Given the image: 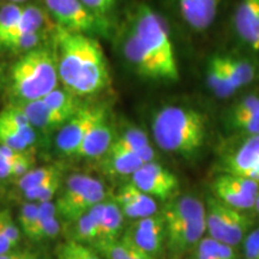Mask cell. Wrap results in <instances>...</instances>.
<instances>
[{
  "instance_id": "cell-13",
  "label": "cell",
  "mask_w": 259,
  "mask_h": 259,
  "mask_svg": "<svg viewBox=\"0 0 259 259\" xmlns=\"http://www.w3.org/2000/svg\"><path fill=\"white\" fill-rule=\"evenodd\" d=\"M122 52L128 61L141 76L151 79H164L163 71L160 64L141 44L137 35L130 30L124 38ZM166 80V79H164Z\"/></svg>"
},
{
  "instance_id": "cell-10",
  "label": "cell",
  "mask_w": 259,
  "mask_h": 259,
  "mask_svg": "<svg viewBox=\"0 0 259 259\" xmlns=\"http://www.w3.org/2000/svg\"><path fill=\"white\" fill-rule=\"evenodd\" d=\"M131 183L149 196L161 200L169 199L179 189L178 178L155 161L147 162L136 170L131 176Z\"/></svg>"
},
{
  "instance_id": "cell-29",
  "label": "cell",
  "mask_w": 259,
  "mask_h": 259,
  "mask_svg": "<svg viewBox=\"0 0 259 259\" xmlns=\"http://www.w3.org/2000/svg\"><path fill=\"white\" fill-rule=\"evenodd\" d=\"M61 186V176L54 178L46 183L40 184V185L31 187L23 191V197L28 202H46V200H52L56 193L59 191Z\"/></svg>"
},
{
  "instance_id": "cell-19",
  "label": "cell",
  "mask_w": 259,
  "mask_h": 259,
  "mask_svg": "<svg viewBox=\"0 0 259 259\" xmlns=\"http://www.w3.org/2000/svg\"><path fill=\"white\" fill-rule=\"evenodd\" d=\"M218 4L219 0H179L184 19L197 30H204L212 23Z\"/></svg>"
},
{
  "instance_id": "cell-44",
  "label": "cell",
  "mask_w": 259,
  "mask_h": 259,
  "mask_svg": "<svg viewBox=\"0 0 259 259\" xmlns=\"http://www.w3.org/2000/svg\"><path fill=\"white\" fill-rule=\"evenodd\" d=\"M11 178V161L3 156L0 153V180Z\"/></svg>"
},
{
  "instance_id": "cell-7",
  "label": "cell",
  "mask_w": 259,
  "mask_h": 259,
  "mask_svg": "<svg viewBox=\"0 0 259 259\" xmlns=\"http://www.w3.org/2000/svg\"><path fill=\"white\" fill-rule=\"evenodd\" d=\"M45 9L58 27L92 35L106 29L105 19L96 16L82 0H45Z\"/></svg>"
},
{
  "instance_id": "cell-47",
  "label": "cell",
  "mask_w": 259,
  "mask_h": 259,
  "mask_svg": "<svg viewBox=\"0 0 259 259\" xmlns=\"http://www.w3.org/2000/svg\"><path fill=\"white\" fill-rule=\"evenodd\" d=\"M253 208L255 209V211H257L258 213H259V193H258V196L255 197V200H254V206Z\"/></svg>"
},
{
  "instance_id": "cell-22",
  "label": "cell",
  "mask_w": 259,
  "mask_h": 259,
  "mask_svg": "<svg viewBox=\"0 0 259 259\" xmlns=\"http://www.w3.org/2000/svg\"><path fill=\"white\" fill-rule=\"evenodd\" d=\"M122 222H124V213L118 204L114 200H106L97 240L118 239L122 228Z\"/></svg>"
},
{
  "instance_id": "cell-50",
  "label": "cell",
  "mask_w": 259,
  "mask_h": 259,
  "mask_svg": "<svg viewBox=\"0 0 259 259\" xmlns=\"http://www.w3.org/2000/svg\"><path fill=\"white\" fill-rule=\"evenodd\" d=\"M37 259H47V258H40V257H38Z\"/></svg>"
},
{
  "instance_id": "cell-12",
  "label": "cell",
  "mask_w": 259,
  "mask_h": 259,
  "mask_svg": "<svg viewBox=\"0 0 259 259\" xmlns=\"http://www.w3.org/2000/svg\"><path fill=\"white\" fill-rule=\"evenodd\" d=\"M227 171L259 183V135H251L227 161Z\"/></svg>"
},
{
  "instance_id": "cell-34",
  "label": "cell",
  "mask_w": 259,
  "mask_h": 259,
  "mask_svg": "<svg viewBox=\"0 0 259 259\" xmlns=\"http://www.w3.org/2000/svg\"><path fill=\"white\" fill-rule=\"evenodd\" d=\"M0 228L8 238V240L11 242V245L16 247L21 240V229L16 225L15 220L12 219L11 213L8 210L0 211Z\"/></svg>"
},
{
  "instance_id": "cell-9",
  "label": "cell",
  "mask_w": 259,
  "mask_h": 259,
  "mask_svg": "<svg viewBox=\"0 0 259 259\" xmlns=\"http://www.w3.org/2000/svg\"><path fill=\"white\" fill-rule=\"evenodd\" d=\"M122 236L139 251L156 259L163 242L166 241V225L163 216L154 213L136 220Z\"/></svg>"
},
{
  "instance_id": "cell-51",
  "label": "cell",
  "mask_w": 259,
  "mask_h": 259,
  "mask_svg": "<svg viewBox=\"0 0 259 259\" xmlns=\"http://www.w3.org/2000/svg\"><path fill=\"white\" fill-rule=\"evenodd\" d=\"M0 194H2V189H0Z\"/></svg>"
},
{
  "instance_id": "cell-25",
  "label": "cell",
  "mask_w": 259,
  "mask_h": 259,
  "mask_svg": "<svg viewBox=\"0 0 259 259\" xmlns=\"http://www.w3.org/2000/svg\"><path fill=\"white\" fill-rule=\"evenodd\" d=\"M212 191L215 193V197L221 200L227 205L239 210H247L254 206L255 198L246 194L239 192L238 190L233 189L227 184L218 178L212 184Z\"/></svg>"
},
{
  "instance_id": "cell-48",
  "label": "cell",
  "mask_w": 259,
  "mask_h": 259,
  "mask_svg": "<svg viewBox=\"0 0 259 259\" xmlns=\"http://www.w3.org/2000/svg\"><path fill=\"white\" fill-rule=\"evenodd\" d=\"M5 2H10V3H17V4H25L28 0H5Z\"/></svg>"
},
{
  "instance_id": "cell-38",
  "label": "cell",
  "mask_w": 259,
  "mask_h": 259,
  "mask_svg": "<svg viewBox=\"0 0 259 259\" xmlns=\"http://www.w3.org/2000/svg\"><path fill=\"white\" fill-rule=\"evenodd\" d=\"M219 242L211 236H203L196 246V259H219Z\"/></svg>"
},
{
  "instance_id": "cell-21",
  "label": "cell",
  "mask_w": 259,
  "mask_h": 259,
  "mask_svg": "<svg viewBox=\"0 0 259 259\" xmlns=\"http://www.w3.org/2000/svg\"><path fill=\"white\" fill-rule=\"evenodd\" d=\"M106 155V164L109 170L120 176H132L144 164V161L134 151L124 150L111 145Z\"/></svg>"
},
{
  "instance_id": "cell-11",
  "label": "cell",
  "mask_w": 259,
  "mask_h": 259,
  "mask_svg": "<svg viewBox=\"0 0 259 259\" xmlns=\"http://www.w3.org/2000/svg\"><path fill=\"white\" fill-rule=\"evenodd\" d=\"M113 200L118 204L124 216L128 219H143L157 211V204L154 197L139 190L132 183L120 187Z\"/></svg>"
},
{
  "instance_id": "cell-15",
  "label": "cell",
  "mask_w": 259,
  "mask_h": 259,
  "mask_svg": "<svg viewBox=\"0 0 259 259\" xmlns=\"http://www.w3.org/2000/svg\"><path fill=\"white\" fill-rule=\"evenodd\" d=\"M21 108L28 120L36 130L44 132H51L59 130L72 115L58 111L44 101V99L27 102H14Z\"/></svg>"
},
{
  "instance_id": "cell-1",
  "label": "cell",
  "mask_w": 259,
  "mask_h": 259,
  "mask_svg": "<svg viewBox=\"0 0 259 259\" xmlns=\"http://www.w3.org/2000/svg\"><path fill=\"white\" fill-rule=\"evenodd\" d=\"M52 38L64 88L80 97L95 95L108 87L111 82L108 64L96 38L65 30L58 25L52 32Z\"/></svg>"
},
{
  "instance_id": "cell-40",
  "label": "cell",
  "mask_w": 259,
  "mask_h": 259,
  "mask_svg": "<svg viewBox=\"0 0 259 259\" xmlns=\"http://www.w3.org/2000/svg\"><path fill=\"white\" fill-rule=\"evenodd\" d=\"M88 9L100 18L106 19V16L112 11L116 0H82Z\"/></svg>"
},
{
  "instance_id": "cell-5",
  "label": "cell",
  "mask_w": 259,
  "mask_h": 259,
  "mask_svg": "<svg viewBox=\"0 0 259 259\" xmlns=\"http://www.w3.org/2000/svg\"><path fill=\"white\" fill-rule=\"evenodd\" d=\"M105 198V186L99 179L87 174H73L57 199L58 215L74 222Z\"/></svg>"
},
{
  "instance_id": "cell-26",
  "label": "cell",
  "mask_w": 259,
  "mask_h": 259,
  "mask_svg": "<svg viewBox=\"0 0 259 259\" xmlns=\"http://www.w3.org/2000/svg\"><path fill=\"white\" fill-rule=\"evenodd\" d=\"M42 99L51 107L70 115H73L82 107L79 103L78 96L74 95L66 88H56Z\"/></svg>"
},
{
  "instance_id": "cell-4",
  "label": "cell",
  "mask_w": 259,
  "mask_h": 259,
  "mask_svg": "<svg viewBox=\"0 0 259 259\" xmlns=\"http://www.w3.org/2000/svg\"><path fill=\"white\" fill-rule=\"evenodd\" d=\"M131 30L160 64L164 79L171 82L179 79L176 51L164 19L148 5H141L135 15Z\"/></svg>"
},
{
  "instance_id": "cell-8",
  "label": "cell",
  "mask_w": 259,
  "mask_h": 259,
  "mask_svg": "<svg viewBox=\"0 0 259 259\" xmlns=\"http://www.w3.org/2000/svg\"><path fill=\"white\" fill-rule=\"evenodd\" d=\"M102 107H80L74 114L58 130L56 147L65 156H74L87 132L92 127L94 121L105 112Z\"/></svg>"
},
{
  "instance_id": "cell-3",
  "label": "cell",
  "mask_w": 259,
  "mask_h": 259,
  "mask_svg": "<svg viewBox=\"0 0 259 259\" xmlns=\"http://www.w3.org/2000/svg\"><path fill=\"white\" fill-rule=\"evenodd\" d=\"M153 135L158 148L167 153L193 155L203 147L206 120L202 113L181 106H168L153 120Z\"/></svg>"
},
{
  "instance_id": "cell-2",
  "label": "cell",
  "mask_w": 259,
  "mask_h": 259,
  "mask_svg": "<svg viewBox=\"0 0 259 259\" xmlns=\"http://www.w3.org/2000/svg\"><path fill=\"white\" fill-rule=\"evenodd\" d=\"M9 80L15 102L42 99L58 88L60 79L54 44H44L21 54L11 66Z\"/></svg>"
},
{
  "instance_id": "cell-36",
  "label": "cell",
  "mask_w": 259,
  "mask_h": 259,
  "mask_svg": "<svg viewBox=\"0 0 259 259\" xmlns=\"http://www.w3.org/2000/svg\"><path fill=\"white\" fill-rule=\"evenodd\" d=\"M232 122L240 131L248 135H259V118L244 113H232Z\"/></svg>"
},
{
  "instance_id": "cell-42",
  "label": "cell",
  "mask_w": 259,
  "mask_h": 259,
  "mask_svg": "<svg viewBox=\"0 0 259 259\" xmlns=\"http://www.w3.org/2000/svg\"><path fill=\"white\" fill-rule=\"evenodd\" d=\"M67 245L78 259H102L101 255L97 253L93 247H88V246L83 245L82 242L73 240L67 242Z\"/></svg>"
},
{
  "instance_id": "cell-39",
  "label": "cell",
  "mask_w": 259,
  "mask_h": 259,
  "mask_svg": "<svg viewBox=\"0 0 259 259\" xmlns=\"http://www.w3.org/2000/svg\"><path fill=\"white\" fill-rule=\"evenodd\" d=\"M244 254L246 259H259V228L245 236Z\"/></svg>"
},
{
  "instance_id": "cell-17",
  "label": "cell",
  "mask_w": 259,
  "mask_h": 259,
  "mask_svg": "<svg viewBox=\"0 0 259 259\" xmlns=\"http://www.w3.org/2000/svg\"><path fill=\"white\" fill-rule=\"evenodd\" d=\"M234 24L242 40L259 51V0H242L235 12Z\"/></svg>"
},
{
  "instance_id": "cell-23",
  "label": "cell",
  "mask_w": 259,
  "mask_h": 259,
  "mask_svg": "<svg viewBox=\"0 0 259 259\" xmlns=\"http://www.w3.org/2000/svg\"><path fill=\"white\" fill-rule=\"evenodd\" d=\"M222 69L236 89L247 85L254 78V69L247 61L229 57H220Z\"/></svg>"
},
{
  "instance_id": "cell-6",
  "label": "cell",
  "mask_w": 259,
  "mask_h": 259,
  "mask_svg": "<svg viewBox=\"0 0 259 259\" xmlns=\"http://www.w3.org/2000/svg\"><path fill=\"white\" fill-rule=\"evenodd\" d=\"M206 233L223 244L236 246L244 240L251 220L242 210L227 205L216 197H210L205 206Z\"/></svg>"
},
{
  "instance_id": "cell-18",
  "label": "cell",
  "mask_w": 259,
  "mask_h": 259,
  "mask_svg": "<svg viewBox=\"0 0 259 259\" xmlns=\"http://www.w3.org/2000/svg\"><path fill=\"white\" fill-rule=\"evenodd\" d=\"M162 216L167 228L183 222L205 218V205L194 197H180L168 204Z\"/></svg>"
},
{
  "instance_id": "cell-32",
  "label": "cell",
  "mask_w": 259,
  "mask_h": 259,
  "mask_svg": "<svg viewBox=\"0 0 259 259\" xmlns=\"http://www.w3.org/2000/svg\"><path fill=\"white\" fill-rule=\"evenodd\" d=\"M223 183L227 184L228 186L233 187V189L238 190L239 192L246 194V196L250 197H255L258 196L259 193V183L254 180L248 179V178L235 176V174H229L227 173L225 176L219 177Z\"/></svg>"
},
{
  "instance_id": "cell-37",
  "label": "cell",
  "mask_w": 259,
  "mask_h": 259,
  "mask_svg": "<svg viewBox=\"0 0 259 259\" xmlns=\"http://www.w3.org/2000/svg\"><path fill=\"white\" fill-rule=\"evenodd\" d=\"M34 163V156L29 153V150L21 153L11 163V178L18 179V178L24 176L25 173L32 169Z\"/></svg>"
},
{
  "instance_id": "cell-41",
  "label": "cell",
  "mask_w": 259,
  "mask_h": 259,
  "mask_svg": "<svg viewBox=\"0 0 259 259\" xmlns=\"http://www.w3.org/2000/svg\"><path fill=\"white\" fill-rule=\"evenodd\" d=\"M233 112L244 113V114H250L259 118V97L253 95L245 97L234 107Z\"/></svg>"
},
{
  "instance_id": "cell-46",
  "label": "cell",
  "mask_w": 259,
  "mask_h": 259,
  "mask_svg": "<svg viewBox=\"0 0 259 259\" xmlns=\"http://www.w3.org/2000/svg\"><path fill=\"white\" fill-rule=\"evenodd\" d=\"M5 82H6V77H5L4 69H3V66H2V65H0V94H2L3 89H4Z\"/></svg>"
},
{
  "instance_id": "cell-30",
  "label": "cell",
  "mask_w": 259,
  "mask_h": 259,
  "mask_svg": "<svg viewBox=\"0 0 259 259\" xmlns=\"http://www.w3.org/2000/svg\"><path fill=\"white\" fill-rule=\"evenodd\" d=\"M148 144H150V142H149L147 134L139 128L127 130L120 137L114 139L112 143L113 147L134 151V153H137L139 149H142Z\"/></svg>"
},
{
  "instance_id": "cell-31",
  "label": "cell",
  "mask_w": 259,
  "mask_h": 259,
  "mask_svg": "<svg viewBox=\"0 0 259 259\" xmlns=\"http://www.w3.org/2000/svg\"><path fill=\"white\" fill-rule=\"evenodd\" d=\"M61 231L60 221L58 218H54L48 221H41L37 219L35 226L32 227V229L29 232L27 235L29 239L34 241H42L46 240V239H53L56 236L59 235Z\"/></svg>"
},
{
  "instance_id": "cell-27",
  "label": "cell",
  "mask_w": 259,
  "mask_h": 259,
  "mask_svg": "<svg viewBox=\"0 0 259 259\" xmlns=\"http://www.w3.org/2000/svg\"><path fill=\"white\" fill-rule=\"evenodd\" d=\"M61 171L59 168L56 166H44V167H37L32 168L25 173L24 176H22L18 179H16V185L19 190L23 192V191L31 189V187L40 185V184L50 181L54 178L60 177Z\"/></svg>"
},
{
  "instance_id": "cell-20",
  "label": "cell",
  "mask_w": 259,
  "mask_h": 259,
  "mask_svg": "<svg viewBox=\"0 0 259 259\" xmlns=\"http://www.w3.org/2000/svg\"><path fill=\"white\" fill-rule=\"evenodd\" d=\"M105 208V200L94 205L88 212L76 220L74 227V241L77 242H95L99 239L100 225H101L102 212Z\"/></svg>"
},
{
  "instance_id": "cell-33",
  "label": "cell",
  "mask_w": 259,
  "mask_h": 259,
  "mask_svg": "<svg viewBox=\"0 0 259 259\" xmlns=\"http://www.w3.org/2000/svg\"><path fill=\"white\" fill-rule=\"evenodd\" d=\"M38 219V204L36 202H27L21 208L19 211L18 222L21 226L22 232L25 235L29 234L31 231L32 227L35 226Z\"/></svg>"
},
{
  "instance_id": "cell-14",
  "label": "cell",
  "mask_w": 259,
  "mask_h": 259,
  "mask_svg": "<svg viewBox=\"0 0 259 259\" xmlns=\"http://www.w3.org/2000/svg\"><path fill=\"white\" fill-rule=\"evenodd\" d=\"M114 141L113 130L107 120L106 111L94 121L87 132L74 156L82 158H97L105 155Z\"/></svg>"
},
{
  "instance_id": "cell-49",
  "label": "cell",
  "mask_w": 259,
  "mask_h": 259,
  "mask_svg": "<svg viewBox=\"0 0 259 259\" xmlns=\"http://www.w3.org/2000/svg\"><path fill=\"white\" fill-rule=\"evenodd\" d=\"M131 259H150V258H131Z\"/></svg>"
},
{
  "instance_id": "cell-28",
  "label": "cell",
  "mask_w": 259,
  "mask_h": 259,
  "mask_svg": "<svg viewBox=\"0 0 259 259\" xmlns=\"http://www.w3.org/2000/svg\"><path fill=\"white\" fill-rule=\"evenodd\" d=\"M25 4L5 2L0 4V46L3 45L23 14Z\"/></svg>"
},
{
  "instance_id": "cell-45",
  "label": "cell",
  "mask_w": 259,
  "mask_h": 259,
  "mask_svg": "<svg viewBox=\"0 0 259 259\" xmlns=\"http://www.w3.org/2000/svg\"><path fill=\"white\" fill-rule=\"evenodd\" d=\"M14 246L11 245V242L8 240L4 233H3L2 228H0V254H4L6 252H10L14 250Z\"/></svg>"
},
{
  "instance_id": "cell-24",
  "label": "cell",
  "mask_w": 259,
  "mask_h": 259,
  "mask_svg": "<svg viewBox=\"0 0 259 259\" xmlns=\"http://www.w3.org/2000/svg\"><path fill=\"white\" fill-rule=\"evenodd\" d=\"M206 82L215 95L222 99L229 97L238 90L227 77L225 70L222 69L220 57H215L210 60L208 70H206Z\"/></svg>"
},
{
  "instance_id": "cell-16",
  "label": "cell",
  "mask_w": 259,
  "mask_h": 259,
  "mask_svg": "<svg viewBox=\"0 0 259 259\" xmlns=\"http://www.w3.org/2000/svg\"><path fill=\"white\" fill-rule=\"evenodd\" d=\"M206 233L205 218L167 227L166 241L170 252L184 253L196 247Z\"/></svg>"
},
{
  "instance_id": "cell-43",
  "label": "cell",
  "mask_w": 259,
  "mask_h": 259,
  "mask_svg": "<svg viewBox=\"0 0 259 259\" xmlns=\"http://www.w3.org/2000/svg\"><path fill=\"white\" fill-rule=\"evenodd\" d=\"M40 255L36 252L30 250L10 251L4 254H0V259H37Z\"/></svg>"
},
{
  "instance_id": "cell-35",
  "label": "cell",
  "mask_w": 259,
  "mask_h": 259,
  "mask_svg": "<svg viewBox=\"0 0 259 259\" xmlns=\"http://www.w3.org/2000/svg\"><path fill=\"white\" fill-rule=\"evenodd\" d=\"M0 145H5V147L14 149L19 153L28 151L30 149V147L15 131L9 128L8 126L3 125L2 122H0Z\"/></svg>"
}]
</instances>
